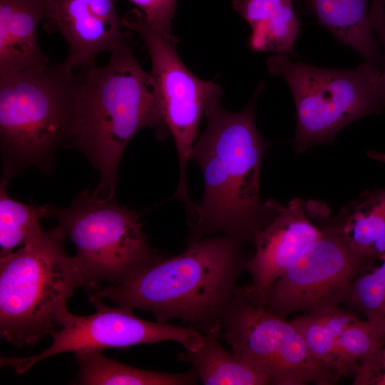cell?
Returning a JSON list of instances; mask_svg holds the SVG:
<instances>
[{
  "instance_id": "6da1fadb",
  "label": "cell",
  "mask_w": 385,
  "mask_h": 385,
  "mask_svg": "<svg viewBox=\"0 0 385 385\" xmlns=\"http://www.w3.org/2000/svg\"><path fill=\"white\" fill-rule=\"evenodd\" d=\"M262 88L260 83L240 112L225 110L220 100L205 113L206 129L190 155L202 171L203 195L189 219L188 244L219 235L253 244L275 212L276 202L262 204L260 198V167L267 145L257 130L255 106Z\"/></svg>"
},
{
  "instance_id": "7a4b0ae2",
  "label": "cell",
  "mask_w": 385,
  "mask_h": 385,
  "mask_svg": "<svg viewBox=\"0 0 385 385\" xmlns=\"http://www.w3.org/2000/svg\"><path fill=\"white\" fill-rule=\"evenodd\" d=\"M245 242L227 235L188 245L181 254L160 259L129 280L94 290L120 306L151 312L158 322L171 319L220 338L225 313L250 256Z\"/></svg>"
},
{
  "instance_id": "3957f363",
  "label": "cell",
  "mask_w": 385,
  "mask_h": 385,
  "mask_svg": "<svg viewBox=\"0 0 385 385\" xmlns=\"http://www.w3.org/2000/svg\"><path fill=\"white\" fill-rule=\"evenodd\" d=\"M145 127L153 128L158 140L171 135L153 78L138 63L128 41L111 52L106 65L95 63L81 72L69 147L84 154L98 171L96 195L114 197L123 152Z\"/></svg>"
},
{
  "instance_id": "277c9868",
  "label": "cell",
  "mask_w": 385,
  "mask_h": 385,
  "mask_svg": "<svg viewBox=\"0 0 385 385\" xmlns=\"http://www.w3.org/2000/svg\"><path fill=\"white\" fill-rule=\"evenodd\" d=\"M66 61L0 74V155L4 177L29 167L53 168L55 153L69 147L81 73Z\"/></svg>"
},
{
  "instance_id": "5b68a950",
  "label": "cell",
  "mask_w": 385,
  "mask_h": 385,
  "mask_svg": "<svg viewBox=\"0 0 385 385\" xmlns=\"http://www.w3.org/2000/svg\"><path fill=\"white\" fill-rule=\"evenodd\" d=\"M58 225L0 257V333L12 344L33 345L58 326L75 289L83 287L75 257Z\"/></svg>"
},
{
  "instance_id": "8992f818",
  "label": "cell",
  "mask_w": 385,
  "mask_h": 385,
  "mask_svg": "<svg viewBox=\"0 0 385 385\" xmlns=\"http://www.w3.org/2000/svg\"><path fill=\"white\" fill-rule=\"evenodd\" d=\"M267 67L271 76L283 77L292 93L297 153L331 143L348 124L385 107L381 70L371 63L351 69H330L275 54L267 58Z\"/></svg>"
},
{
  "instance_id": "52a82bcc",
  "label": "cell",
  "mask_w": 385,
  "mask_h": 385,
  "mask_svg": "<svg viewBox=\"0 0 385 385\" xmlns=\"http://www.w3.org/2000/svg\"><path fill=\"white\" fill-rule=\"evenodd\" d=\"M46 205V217L56 219L76 247L86 289L122 284L160 259L147 242L138 213L114 197L85 190L66 208Z\"/></svg>"
},
{
  "instance_id": "ba28073f",
  "label": "cell",
  "mask_w": 385,
  "mask_h": 385,
  "mask_svg": "<svg viewBox=\"0 0 385 385\" xmlns=\"http://www.w3.org/2000/svg\"><path fill=\"white\" fill-rule=\"evenodd\" d=\"M276 315L238 286L222 322L231 352L265 373L274 385H332L335 379L312 356L292 320Z\"/></svg>"
},
{
  "instance_id": "9c48e42d",
  "label": "cell",
  "mask_w": 385,
  "mask_h": 385,
  "mask_svg": "<svg viewBox=\"0 0 385 385\" xmlns=\"http://www.w3.org/2000/svg\"><path fill=\"white\" fill-rule=\"evenodd\" d=\"M123 21L125 27L138 34L150 57V74L157 101L178 154L180 176L174 197L190 210L195 204L188 190V162L200 121L209 107L221 100V88L191 73L179 57L175 38L165 37L154 30L138 10L129 11Z\"/></svg>"
},
{
  "instance_id": "30bf717a",
  "label": "cell",
  "mask_w": 385,
  "mask_h": 385,
  "mask_svg": "<svg viewBox=\"0 0 385 385\" xmlns=\"http://www.w3.org/2000/svg\"><path fill=\"white\" fill-rule=\"evenodd\" d=\"M369 261L350 247L339 225L322 230L283 273L263 291L252 294L267 311L286 318L345 304L351 286Z\"/></svg>"
},
{
  "instance_id": "8fae6325",
  "label": "cell",
  "mask_w": 385,
  "mask_h": 385,
  "mask_svg": "<svg viewBox=\"0 0 385 385\" xmlns=\"http://www.w3.org/2000/svg\"><path fill=\"white\" fill-rule=\"evenodd\" d=\"M96 312L76 316L65 309L58 317L61 329L53 331L51 346L41 353L27 357H1V366H9L16 374L27 371L46 358L66 352L123 349L144 344L172 341L186 350L195 351L202 344L204 334L187 327L145 321L126 307H109L101 299L89 298Z\"/></svg>"
},
{
  "instance_id": "7c38bea8",
  "label": "cell",
  "mask_w": 385,
  "mask_h": 385,
  "mask_svg": "<svg viewBox=\"0 0 385 385\" xmlns=\"http://www.w3.org/2000/svg\"><path fill=\"white\" fill-rule=\"evenodd\" d=\"M44 19L48 32L58 31L65 38V61L74 68H86L99 53H111L130 40L115 0H46Z\"/></svg>"
},
{
  "instance_id": "4fadbf2b",
  "label": "cell",
  "mask_w": 385,
  "mask_h": 385,
  "mask_svg": "<svg viewBox=\"0 0 385 385\" xmlns=\"http://www.w3.org/2000/svg\"><path fill=\"white\" fill-rule=\"evenodd\" d=\"M319 213L307 211L304 202L298 198L284 207L277 204L270 221L254 238L255 251L245 267L252 278V283L245 285L249 292L257 294L267 288L308 245L321 235L323 229L310 220Z\"/></svg>"
},
{
  "instance_id": "5bb4252c",
  "label": "cell",
  "mask_w": 385,
  "mask_h": 385,
  "mask_svg": "<svg viewBox=\"0 0 385 385\" xmlns=\"http://www.w3.org/2000/svg\"><path fill=\"white\" fill-rule=\"evenodd\" d=\"M46 0H0V74L37 71L48 66L37 41Z\"/></svg>"
},
{
  "instance_id": "9a60e30c",
  "label": "cell",
  "mask_w": 385,
  "mask_h": 385,
  "mask_svg": "<svg viewBox=\"0 0 385 385\" xmlns=\"http://www.w3.org/2000/svg\"><path fill=\"white\" fill-rule=\"evenodd\" d=\"M319 22L366 62L380 67L382 56L372 29V0H304Z\"/></svg>"
},
{
  "instance_id": "2e32d148",
  "label": "cell",
  "mask_w": 385,
  "mask_h": 385,
  "mask_svg": "<svg viewBox=\"0 0 385 385\" xmlns=\"http://www.w3.org/2000/svg\"><path fill=\"white\" fill-rule=\"evenodd\" d=\"M232 6L250 24V48L288 54L296 41L299 22L292 0H233Z\"/></svg>"
},
{
  "instance_id": "e0dca14e",
  "label": "cell",
  "mask_w": 385,
  "mask_h": 385,
  "mask_svg": "<svg viewBox=\"0 0 385 385\" xmlns=\"http://www.w3.org/2000/svg\"><path fill=\"white\" fill-rule=\"evenodd\" d=\"M78 374L73 381L82 385H192L200 380L196 370L159 372L134 368L110 359L101 351L75 352Z\"/></svg>"
},
{
  "instance_id": "ac0fdd59",
  "label": "cell",
  "mask_w": 385,
  "mask_h": 385,
  "mask_svg": "<svg viewBox=\"0 0 385 385\" xmlns=\"http://www.w3.org/2000/svg\"><path fill=\"white\" fill-rule=\"evenodd\" d=\"M219 337L204 334L201 346L195 351L186 350L181 361L190 363L199 379L206 385L270 384L267 376L228 351Z\"/></svg>"
},
{
  "instance_id": "d6986e66",
  "label": "cell",
  "mask_w": 385,
  "mask_h": 385,
  "mask_svg": "<svg viewBox=\"0 0 385 385\" xmlns=\"http://www.w3.org/2000/svg\"><path fill=\"white\" fill-rule=\"evenodd\" d=\"M350 247L366 260L385 252V189L365 194L339 225Z\"/></svg>"
},
{
  "instance_id": "ffe728a7",
  "label": "cell",
  "mask_w": 385,
  "mask_h": 385,
  "mask_svg": "<svg viewBox=\"0 0 385 385\" xmlns=\"http://www.w3.org/2000/svg\"><path fill=\"white\" fill-rule=\"evenodd\" d=\"M356 316L339 307L323 312L297 315L293 322L305 339L312 356L336 380L338 374L336 342L343 328Z\"/></svg>"
},
{
  "instance_id": "44dd1931",
  "label": "cell",
  "mask_w": 385,
  "mask_h": 385,
  "mask_svg": "<svg viewBox=\"0 0 385 385\" xmlns=\"http://www.w3.org/2000/svg\"><path fill=\"white\" fill-rule=\"evenodd\" d=\"M9 179L0 184V257L24 246L44 231L40 219L46 215V205L34 207L14 200L7 192Z\"/></svg>"
},
{
  "instance_id": "7402d4cb",
  "label": "cell",
  "mask_w": 385,
  "mask_h": 385,
  "mask_svg": "<svg viewBox=\"0 0 385 385\" xmlns=\"http://www.w3.org/2000/svg\"><path fill=\"white\" fill-rule=\"evenodd\" d=\"M384 344V332L355 317L343 328L336 342L339 378L353 377L359 366Z\"/></svg>"
},
{
  "instance_id": "603a6c76",
  "label": "cell",
  "mask_w": 385,
  "mask_h": 385,
  "mask_svg": "<svg viewBox=\"0 0 385 385\" xmlns=\"http://www.w3.org/2000/svg\"><path fill=\"white\" fill-rule=\"evenodd\" d=\"M345 304L361 312L367 322L385 333V290L374 258L355 278Z\"/></svg>"
},
{
  "instance_id": "cb8c5ba5",
  "label": "cell",
  "mask_w": 385,
  "mask_h": 385,
  "mask_svg": "<svg viewBox=\"0 0 385 385\" xmlns=\"http://www.w3.org/2000/svg\"><path fill=\"white\" fill-rule=\"evenodd\" d=\"M135 5L145 21L160 34L173 38L172 22L177 0H128Z\"/></svg>"
},
{
  "instance_id": "d4e9b609",
  "label": "cell",
  "mask_w": 385,
  "mask_h": 385,
  "mask_svg": "<svg viewBox=\"0 0 385 385\" xmlns=\"http://www.w3.org/2000/svg\"><path fill=\"white\" fill-rule=\"evenodd\" d=\"M353 378L355 385H385V344L359 366Z\"/></svg>"
},
{
  "instance_id": "484cf974",
  "label": "cell",
  "mask_w": 385,
  "mask_h": 385,
  "mask_svg": "<svg viewBox=\"0 0 385 385\" xmlns=\"http://www.w3.org/2000/svg\"><path fill=\"white\" fill-rule=\"evenodd\" d=\"M370 22L374 31L378 35L385 51V0H372L369 11ZM381 78L385 92V56Z\"/></svg>"
},
{
  "instance_id": "4316f807",
  "label": "cell",
  "mask_w": 385,
  "mask_h": 385,
  "mask_svg": "<svg viewBox=\"0 0 385 385\" xmlns=\"http://www.w3.org/2000/svg\"><path fill=\"white\" fill-rule=\"evenodd\" d=\"M374 260L385 290V252L374 257Z\"/></svg>"
}]
</instances>
